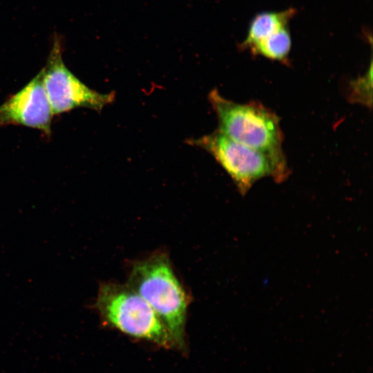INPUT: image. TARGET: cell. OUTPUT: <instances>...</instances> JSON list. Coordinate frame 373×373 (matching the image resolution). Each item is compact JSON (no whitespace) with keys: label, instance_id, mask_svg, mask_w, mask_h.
Instances as JSON below:
<instances>
[{"label":"cell","instance_id":"3957f363","mask_svg":"<svg viewBox=\"0 0 373 373\" xmlns=\"http://www.w3.org/2000/svg\"><path fill=\"white\" fill-rule=\"evenodd\" d=\"M93 305L105 323L126 334L164 347L174 344L157 314L128 286L102 284Z\"/></svg>","mask_w":373,"mask_h":373},{"label":"cell","instance_id":"9c48e42d","mask_svg":"<svg viewBox=\"0 0 373 373\" xmlns=\"http://www.w3.org/2000/svg\"><path fill=\"white\" fill-rule=\"evenodd\" d=\"M372 66L362 77L352 81L348 87L347 98L352 103L372 107Z\"/></svg>","mask_w":373,"mask_h":373},{"label":"cell","instance_id":"8992f818","mask_svg":"<svg viewBox=\"0 0 373 373\" xmlns=\"http://www.w3.org/2000/svg\"><path fill=\"white\" fill-rule=\"evenodd\" d=\"M54 115L43 82L42 70L0 105V126L20 125L51 134Z\"/></svg>","mask_w":373,"mask_h":373},{"label":"cell","instance_id":"277c9868","mask_svg":"<svg viewBox=\"0 0 373 373\" xmlns=\"http://www.w3.org/2000/svg\"><path fill=\"white\" fill-rule=\"evenodd\" d=\"M186 143L209 153L231 177L241 195L246 194L259 180L271 177L283 182L289 171L280 167L266 154L240 144L219 131Z\"/></svg>","mask_w":373,"mask_h":373},{"label":"cell","instance_id":"7a4b0ae2","mask_svg":"<svg viewBox=\"0 0 373 373\" xmlns=\"http://www.w3.org/2000/svg\"><path fill=\"white\" fill-rule=\"evenodd\" d=\"M128 287L157 314L174 345L183 347L188 299L167 256L156 254L135 263L130 274Z\"/></svg>","mask_w":373,"mask_h":373},{"label":"cell","instance_id":"6da1fadb","mask_svg":"<svg viewBox=\"0 0 373 373\" xmlns=\"http://www.w3.org/2000/svg\"><path fill=\"white\" fill-rule=\"evenodd\" d=\"M208 99L218 118V131L266 154L289 171L282 146L280 119L274 112L256 102H234L222 97L217 89L209 93Z\"/></svg>","mask_w":373,"mask_h":373},{"label":"cell","instance_id":"52a82bcc","mask_svg":"<svg viewBox=\"0 0 373 373\" xmlns=\"http://www.w3.org/2000/svg\"><path fill=\"white\" fill-rule=\"evenodd\" d=\"M295 13L296 10L291 8L279 12H262L257 14L249 26L246 37L240 45V49L249 50L278 30L287 27Z\"/></svg>","mask_w":373,"mask_h":373},{"label":"cell","instance_id":"ba28073f","mask_svg":"<svg viewBox=\"0 0 373 373\" xmlns=\"http://www.w3.org/2000/svg\"><path fill=\"white\" fill-rule=\"evenodd\" d=\"M291 48V37L286 27L259 41L249 50L254 55L285 64L288 61Z\"/></svg>","mask_w":373,"mask_h":373},{"label":"cell","instance_id":"5b68a950","mask_svg":"<svg viewBox=\"0 0 373 373\" xmlns=\"http://www.w3.org/2000/svg\"><path fill=\"white\" fill-rule=\"evenodd\" d=\"M59 41L54 43L46 66L42 69L43 82L53 115L77 108L101 111L115 99L113 92L98 93L82 82L66 66Z\"/></svg>","mask_w":373,"mask_h":373}]
</instances>
